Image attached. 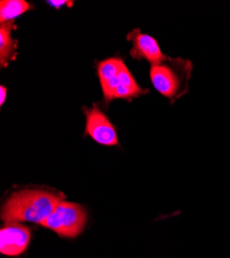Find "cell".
Segmentation results:
<instances>
[{"label": "cell", "instance_id": "cell-11", "mask_svg": "<svg viewBox=\"0 0 230 258\" xmlns=\"http://www.w3.org/2000/svg\"><path fill=\"white\" fill-rule=\"evenodd\" d=\"M0 93H2V99H0V104H4L5 103V100H6V97H7V93H8V89L5 87V86H2L0 87Z\"/></svg>", "mask_w": 230, "mask_h": 258}, {"label": "cell", "instance_id": "cell-10", "mask_svg": "<svg viewBox=\"0 0 230 258\" xmlns=\"http://www.w3.org/2000/svg\"><path fill=\"white\" fill-rule=\"evenodd\" d=\"M48 4H50L51 6L55 7V8H59V7H63L66 6V4H73L71 2H65V0H60V2H48Z\"/></svg>", "mask_w": 230, "mask_h": 258}, {"label": "cell", "instance_id": "cell-5", "mask_svg": "<svg viewBox=\"0 0 230 258\" xmlns=\"http://www.w3.org/2000/svg\"><path fill=\"white\" fill-rule=\"evenodd\" d=\"M31 231L21 224L11 223L0 230V252L8 256H18L28 247Z\"/></svg>", "mask_w": 230, "mask_h": 258}, {"label": "cell", "instance_id": "cell-3", "mask_svg": "<svg viewBox=\"0 0 230 258\" xmlns=\"http://www.w3.org/2000/svg\"><path fill=\"white\" fill-rule=\"evenodd\" d=\"M87 219V211L82 206L63 201L40 225L63 238H75L85 228Z\"/></svg>", "mask_w": 230, "mask_h": 258}, {"label": "cell", "instance_id": "cell-8", "mask_svg": "<svg viewBox=\"0 0 230 258\" xmlns=\"http://www.w3.org/2000/svg\"><path fill=\"white\" fill-rule=\"evenodd\" d=\"M14 27V21L3 23L0 26V64H2V68H7L17 55L18 41L12 36Z\"/></svg>", "mask_w": 230, "mask_h": 258}, {"label": "cell", "instance_id": "cell-2", "mask_svg": "<svg viewBox=\"0 0 230 258\" xmlns=\"http://www.w3.org/2000/svg\"><path fill=\"white\" fill-rule=\"evenodd\" d=\"M192 70L190 60L167 57L163 62L151 66L150 79L155 89L174 103L189 90Z\"/></svg>", "mask_w": 230, "mask_h": 258}, {"label": "cell", "instance_id": "cell-4", "mask_svg": "<svg viewBox=\"0 0 230 258\" xmlns=\"http://www.w3.org/2000/svg\"><path fill=\"white\" fill-rule=\"evenodd\" d=\"M86 114V135L90 136L96 143L104 146L118 145V136L115 126L111 123L99 107L93 105L85 110Z\"/></svg>", "mask_w": 230, "mask_h": 258}, {"label": "cell", "instance_id": "cell-1", "mask_svg": "<svg viewBox=\"0 0 230 258\" xmlns=\"http://www.w3.org/2000/svg\"><path fill=\"white\" fill-rule=\"evenodd\" d=\"M61 193L25 189L13 193L2 209V219L8 224L29 221L40 224L64 201Z\"/></svg>", "mask_w": 230, "mask_h": 258}, {"label": "cell", "instance_id": "cell-9", "mask_svg": "<svg viewBox=\"0 0 230 258\" xmlns=\"http://www.w3.org/2000/svg\"><path fill=\"white\" fill-rule=\"evenodd\" d=\"M32 9V5L25 0H3L0 3V22L2 24L11 22Z\"/></svg>", "mask_w": 230, "mask_h": 258}, {"label": "cell", "instance_id": "cell-7", "mask_svg": "<svg viewBox=\"0 0 230 258\" xmlns=\"http://www.w3.org/2000/svg\"><path fill=\"white\" fill-rule=\"evenodd\" d=\"M123 64H125L123 60L116 57L100 61L97 64V74L99 76L103 96L107 102L114 99L115 91L120 84L119 72Z\"/></svg>", "mask_w": 230, "mask_h": 258}, {"label": "cell", "instance_id": "cell-6", "mask_svg": "<svg viewBox=\"0 0 230 258\" xmlns=\"http://www.w3.org/2000/svg\"><path fill=\"white\" fill-rule=\"evenodd\" d=\"M128 39L132 41L133 47L130 54L135 59H145L152 66L159 64L167 59L158 45V41L149 34H143L138 29L133 30L128 34Z\"/></svg>", "mask_w": 230, "mask_h": 258}]
</instances>
